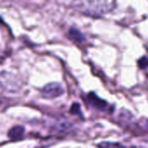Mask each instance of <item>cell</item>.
<instances>
[{
	"label": "cell",
	"instance_id": "cell-8",
	"mask_svg": "<svg viewBox=\"0 0 148 148\" xmlns=\"http://www.w3.org/2000/svg\"><path fill=\"white\" fill-rule=\"evenodd\" d=\"M138 65L139 68L141 69H148V57L147 56H143L138 61Z\"/></svg>",
	"mask_w": 148,
	"mask_h": 148
},
{
	"label": "cell",
	"instance_id": "cell-4",
	"mask_svg": "<svg viewBox=\"0 0 148 148\" xmlns=\"http://www.w3.org/2000/svg\"><path fill=\"white\" fill-rule=\"evenodd\" d=\"M24 134V127L22 126H15L8 132V136L11 140H18L23 138Z\"/></svg>",
	"mask_w": 148,
	"mask_h": 148
},
{
	"label": "cell",
	"instance_id": "cell-2",
	"mask_svg": "<svg viewBox=\"0 0 148 148\" xmlns=\"http://www.w3.org/2000/svg\"><path fill=\"white\" fill-rule=\"evenodd\" d=\"M41 94L42 97L46 99H55L62 95L64 94V89L60 83L50 82L42 88Z\"/></svg>",
	"mask_w": 148,
	"mask_h": 148
},
{
	"label": "cell",
	"instance_id": "cell-7",
	"mask_svg": "<svg viewBox=\"0 0 148 148\" xmlns=\"http://www.w3.org/2000/svg\"><path fill=\"white\" fill-rule=\"evenodd\" d=\"M70 113L72 114H75V115H82L81 105L77 102L73 103L71 108H70Z\"/></svg>",
	"mask_w": 148,
	"mask_h": 148
},
{
	"label": "cell",
	"instance_id": "cell-3",
	"mask_svg": "<svg viewBox=\"0 0 148 148\" xmlns=\"http://www.w3.org/2000/svg\"><path fill=\"white\" fill-rule=\"evenodd\" d=\"M88 100L93 105L94 108L100 109V110H106L108 108V105L106 101L98 97L97 95L94 92H90L88 95Z\"/></svg>",
	"mask_w": 148,
	"mask_h": 148
},
{
	"label": "cell",
	"instance_id": "cell-1",
	"mask_svg": "<svg viewBox=\"0 0 148 148\" xmlns=\"http://www.w3.org/2000/svg\"><path fill=\"white\" fill-rule=\"evenodd\" d=\"M0 86L5 91L10 93H16L20 90L22 84L18 77L15 75L3 71L0 73Z\"/></svg>",
	"mask_w": 148,
	"mask_h": 148
},
{
	"label": "cell",
	"instance_id": "cell-5",
	"mask_svg": "<svg viewBox=\"0 0 148 148\" xmlns=\"http://www.w3.org/2000/svg\"><path fill=\"white\" fill-rule=\"evenodd\" d=\"M69 36L71 40L76 41V42H82L84 39L82 33L79 30H77L76 29H70V30L69 32Z\"/></svg>",
	"mask_w": 148,
	"mask_h": 148
},
{
	"label": "cell",
	"instance_id": "cell-6",
	"mask_svg": "<svg viewBox=\"0 0 148 148\" xmlns=\"http://www.w3.org/2000/svg\"><path fill=\"white\" fill-rule=\"evenodd\" d=\"M99 148H127L122 144L118 142H101L97 145Z\"/></svg>",
	"mask_w": 148,
	"mask_h": 148
}]
</instances>
